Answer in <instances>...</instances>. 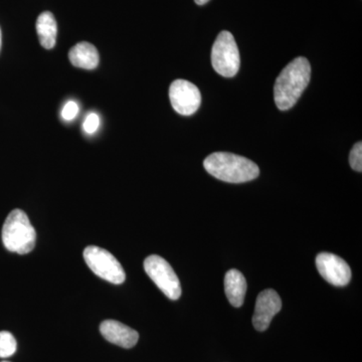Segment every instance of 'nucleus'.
<instances>
[{"label":"nucleus","instance_id":"1","mask_svg":"<svg viewBox=\"0 0 362 362\" xmlns=\"http://www.w3.org/2000/svg\"><path fill=\"white\" fill-rule=\"evenodd\" d=\"M311 66L306 58L295 59L276 80L274 99L281 111H287L297 103L310 83Z\"/></svg>","mask_w":362,"mask_h":362},{"label":"nucleus","instance_id":"2","mask_svg":"<svg viewBox=\"0 0 362 362\" xmlns=\"http://www.w3.org/2000/svg\"><path fill=\"white\" fill-rule=\"evenodd\" d=\"M204 166L209 175L221 181L243 183L256 180L259 175V166L246 157L228 152H216L207 156Z\"/></svg>","mask_w":362,"mask_h":362},{"label":"nucleus","instance_id":"3","mask_svg":"<svg viewBox=\"0 0 362 362\" xmlns=\"http://www.w3.org/2000/svg\"><path fill=\"white\" fill-rule=\"evenodd\" d=\"M35 230L21 209H14L7 216L2 228V242L9 252L25 255L35 246Z\"/></svg>","mask_w":362,"mask_h":362},{"label":"nucleus","instance_id":"4","mask_svg":"<svg viewBox=\"0 0 362 362\" xmlns=\"http://www.w3.org/2000/svg\"><path fill=\"white\" fill-rule=\"evenodd\" d=\"M240 52L235 37L223 30L216 37L211 49V65L223 77L233 78L240 70Z\"/></svg>","mask_w":362,"mask_h":362},{"label":"nucleus","instance_id":"5","mask_svg":"<svg viewBox=\"0 0 362 362\" xmlns=\"http://www.w3.org/2000/svg\"><path fill=\"white\" fill-rule=\"evenodd\" d=\"M84 259L90 270L107 282L120 285L125 281V271L122 265L107 250L95 246L87 247L84 251Z\"/></svg>","mask_w":362,"mask_h":362},{"label":"nucleus","instance_id":"6","mask_svg":"<svg viewBox=\"0 0 362 362\" xmlns=\"http://www.w3.org/2000/svg\"><path fill=\"white\" fill-rule=\"evenodd\" d=\"M144 270L169 299L177 300L181 296L180 279L168 261L157 255H152L145 259Z\"/></svg>","mask_w":362,"mask_h":362},{"label":"nucleus","instance_id":"7","mask_svg":"<svg viewBox=\"0 0 362 362\" xmlns=\"http://www.w3.org/2000/svg\"><path fill=\"white\" fill-rule=\"evenodd\" d=\"M169 99L173 109L183 116L192 115L202 104L199 88L187 80H176L171 84Z\"/></svg>","mask_w":362,"mask_h":362},{"label":"nucleus","instance_id":"8","mask_svg":"<svg viewBox=\"0 0 362 362\" xmlns=\"http://www.w3.org/2000/svg\"><path fill=\"white\" fill-rule=\"evenodd\" d=\"M316 267L326 282L331 285L343 287L350 282L351 270L342 258L330 252H321L317 256Z\"/></svg>","mask_w":362,"mask_h":362},{"label":"nucleus","instance_id":"9","mask_svg":"<svg viewBox=\"0 0 362 362\" xmlns=\"http://www.w3.org/2000/svg\"><path fill=\"white\" fill-rule=\"evenodd\" d=\"M282 308V301L278 293L273 289H267L261 292L257 298L252 325L258 331H265L273 320L276 314Z\"/></svg>","mask_w":362,"mask_h":362},{"label":"nucleus","instance_id":"10","mask_svg":"<svg viewBox=\"0 0 362 362\" xmlns=\"http://www.w3.org/2000/svg\"><path fill=\"white\" fill-rule=\"evenodd\" d=\"M100 331L107 341L123 349H132L139 339L137 331L116 320L104 321L100 326Z\"/></svg>","mask_w":362,"mask_h":362},{"label":"nucleus","instance_id":"11","mask_svg":"<svg viewBox=\"0 0 362 362\" xmlns=\"http://www.w3.org/2000/svg\"><path fill=\"white\" fill-rule=\"evenodd\" d=\"M69 59L71 65L84 70H95L100 62L99 52L96 47L87 42L74 45L69 52Z\"/></svg>","mask_w":362,"mask_h":362},{"label":"nucleus","instance_id":"12","mask_svg":"<svg viewBox=\"0 0 362 362\" xmlns=\"http://www.w3.org/2000/svg\"><path fill=\"white\" fill-rule=\"evenodd\" d=\"M225 291L228 302L233 307L239 308L244 304L247 293V281L240 271L233 269L226 274Z\"/></svg>","mask_w":362,"mask_h":362},{"label":"nucleus","instance_id":"13","mask_svg":"<svg viewBox=\"0 0 362 362\" xmlns=\"http://www.w3.org/2000/svg\"><path fill=\"white\" fill-rule=\"evenodd\" d=\"M37 32L42 47L51 49L56 45L58 25L54 14L49 11H45L40 14L37 21Z\"/></svg>","mask_w":362,"mask_h":362},{"label":"nucleus","instance_id":"14","mask_svg":"<svg viewBox=\"0 0 362 362\" xmlns=\"http://www.w3.org/2000/svg\"><path fill=\"white\" fill-rule=\"evenodd\" d=\"M16 351V340L8 331L0 332V357L7 358L13 356Z\"/></svg>","mask_w":362,"mask_h":362},{"label":"nucleus","instance_id":"15","mask_svg":"<svg viewBox=\"0 0 362 362\" xmlns=\"http://www.w3.org/2000/svg\"><path fill=\"white\" fill-rule=\"evenodd\" d=\"M349 164L354 170L362 171V143L357 142L350 151Z\"/></svg>","mask_w":362,"mask_h":362},{"label":"nucleus","instance_id":"16","mask_svg":"<svg viewBox=\"0 0 362 362\" xmlns=\"http://www.w3.org/2000/svg\"><path fill=\"white\" fill-rule=\"evenodd\" d=\"M100 126V118L97 114L90 113L86 117L85 122L83 124V129L87 134H94Z\"/></svg>","mask_w":362,"mask_h":362},{"label":"nucleus","instance_id":"17","mask_svg":"<svg viewBox=\"0 0 362 362\" xmlns=\"http://www.w3.org/2000/svg\"><path fill=\"white\" fill-rule=\"evenodd\" d=\"M78 114V106L76 102L69 101L68 103L64 106L62 110V117L64 120L71 121L75 119Z\"/></svg>","mask_w":362,"mask_h":362},{"label":"nucleus","instance_id":"18","mask_svg":"<svg viewBox=\"0 0 362 362\" xmlns=\"http://www.w3.org/2000/svg\"><path fill=\"white\" fill-rule=\"evenodd\" d=\"M195 4H199V6H204V4H207L209 0H194Z\"/></svg>","mask_w":362,"mask_h":362},{"label":"nucleus","instance_id":"19","mask_svg":"<svg viewBox=\"0 0 362 362\" xmlns=\"http://www.w3.org/2000/svg\"><path fill=\"white\" fill-rule=\"evenodd\" d=\"M1 45H2V35H1V30H0V49H1Z\"/></svg>","mask_w":362,"mask_h":362},{"label":"nucleus","instance_id":"20","mask_svg":"<svg viewBox=\"0 0 362 362\" xmlns=\"http://www.w3.org/2000/svg\"><path fill=\"white\" fill-rule=\"evenodd\" d=\"M2 362H8V361H2Z\"/></svg>","mask_w":362,"mask_h":362}]
</instances>
